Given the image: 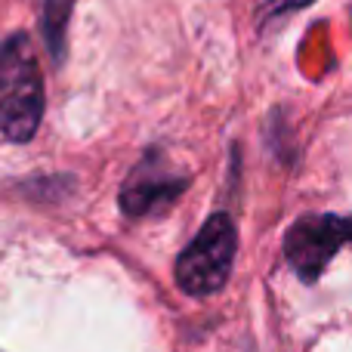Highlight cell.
<instances>
[{
	"label": "cell",
	"instance_id": "obj_2",
	"mask_svg": "<svg viewBox=\"0 0 352 352\" xmlns=\"http://www.w3.org/2000/svg\"><path fill=\"white\" fill-rule=\"evenodd\" d=\"M235 223L229 213H213L186 250L176 256V285L188 297H210L223 291L235 266Z\"/></svg>",
	"mask_w": 352,
	"mask_h": 352
},
{
	"label": "cell",
	"instance_id": "obj_1",
	"mask_svg": "<svg viewBox=\"0 0 352 352\" xmlns=\"http://www.w3.org/2000/svg\"><path fill=\"white\" fill-rule=\"evenodd\" d=\"M43 118V78L31 37L16 31L0 41V133L28 142Z\"/></svg>",
	"mask_w": 352,
	"mask_h": 352
},
{
	"label": "cell",
	"instance_id": "obj_5",
	"mask_svg": "<svg viewBox=\"0 0 352 352\" xmlns=\"http://www.w3.org/2000/svg\"><path fill=\"white\" fill-rule=\"evenodd\" d=\"M78 0H43L41 10V31L47 50L53 56V62L59 65L65 59V41H68V22H72V12Z\"/></svg>",
	"mask_w": 352,
	"mask_h": 352
},
{
	"label": "cell",
	"instance_id": "obj_3",
	"mask_svg": "<svg viewBox=\"0 0 352 352\" xmlns=\"http://www.w3.org/2000/svg\"><path fill=\"white\" fill-rule=\"evenodd\" d=\"M346 244H352V213H306L287 229L285 235V260L300 281L316 285L324 275L328 263L340 254Z\"/></svg>",
	"mask_w": 352,
	"mask_h": 352
},
{
	"label": "cell",
	"instance_id": "obj_4",
	"mask_svg": "<svg viewBox=\"0 0 352 352\" xmlns=\"http://www.w3.org/2000/svg\"><path fill=\"white\" fill-rule=\"evenodd\" d=\"M186 188H188V179L167 167L164 155L146 152L121 186V210L136 219L152 217V213L167 210Z\"/></svg>",
	"mask_w": 352,
	"mask_h": 352
},
{
	"label": "cell",
	"instance_id": "obj_6",
	"mask_svg": "<svg viewBox=\"0 0 352 352\" xmlns=\"http://www.w3.org/2000/svg\"><path fill=\"white\" fill-rule=\"evenodd\" d=\"M316 3V0H266V6H263V22H275L278 16H291V12L303 10V6Z\"/></svg>",
	"mask_w": 352,
	"mask_h": 352
}]
</instances>
